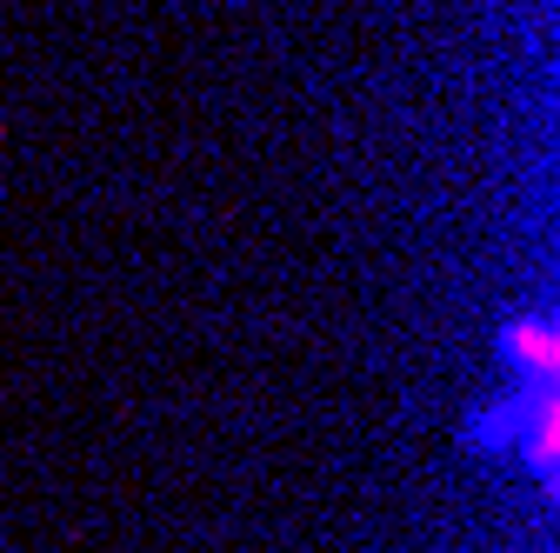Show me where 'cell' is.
Masks as SVG:
<instances>
[{
	"label": "cell",
	"mask_w": 560,
	"mask_h": 553,
	"mask_svg": "<svg viewBox=\"0 0 560 553\" xmlns=\"http://www.w3.org/2000/svg\"><path fill=\"white\" fill-rule=\"evenodd\" d=\"M460 440L480 460H521L527 454V467L540 480H553V387H514L508 380L494 400H480L467 413Z\"/></svg>",
	"instance_id": "1"
},
{
	"label": "cell",
	"mask_w": 560,
	"mask_h": 553,
	"mask_svg": "<svg viewBox=\"0 0 560 553\" xmlns=\"http://www.w3.org/2000/svg\"><path fill=\"white\" fill-rule=\"evenodd\" d=\"M494 354L508 367L514 387H553V367H560V340L540 314H508L501 333H494Z\"/></svg>",
	"instance_id": "2"
}]
</instances>
